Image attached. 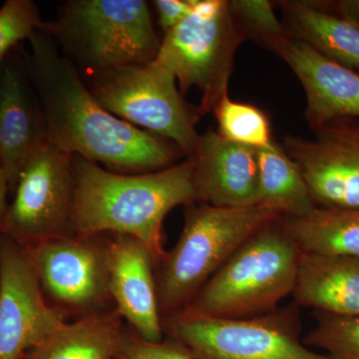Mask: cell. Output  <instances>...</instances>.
I'll use <instances>...</instances> for the list:
<instances>
[{
    "mask_svg": "<svg viewBox=\"0 0 359 359\" xmlns=\"http://www.w3.org/2000/svg\"><path fill=\"white\" fill-rule=\"evenodd\" d=\"M27 41L29 48L21 54L50 143L117 173H149L172 166L174 146L104 109L50 35L37 29Z\"/></svg>",
    "mask_w": 359,
    "mask_h": 359,
    "instance_id": "cell-1",
    "label": "cell"
},
{
    "mask_svg": "<svg viewBox=\"0 0 359 359\" xmlns=\"http://www.w3.org/2000/svg\"><path fill=\"white\" fill-rule=\"evenodd\" d=\"M72 166L74 236H130L148 248L157 266L167 252L163 245L167 215L178 205L198 202L193 158L142 174L117 173L76 155Z\"/></svg>",
    "mask_w": 359,
    "mask_h": 359,
    "instance_id": "cell-2",
    "label": "cell"
},
{
    "mask_svg": "<svg viewBox=\"0 0 359 359\" xmlns=\"http://www.w3.org/2000/svg\"><path fill=\"white\" fill-rule=\"evenodd\" d=\"M301 256L283 217L273 219L243 243L177 316L247 318L275 311L294 292Z\"/></svg>",
    "mask_w": 359,
    "mask_h": 359,
    "instance_id": "cell-3",
    "label": "cell"
},
{
    "mask_svg": "<svg viewBox=\"0 0 359 359\" xmlns=\"http://www.w3.org/2000/svg\"><path fill=\"white\" fill-rule=\"evenodd\" d=\"M39 29L89 81L155 60L161 42L147 2L69 0Z\"/></svg>",
    "mask_w": 359,
    "mask_h": 359,
    "instance_id": "cell-4",
    "label": "cell"
},
{
    "mask_svg": "<svg viewBox=\"0 0 359 359\" xmlns=\"http://www.w3.org/2000/svg\"><path fill=\"white\" fill-rule=\"evenodd\" d=\"M185 207V224L179 241L156 266L162 320L183 311L243 243L269 222L280 218L261 205L219 208L192 203Z\"/></svg>",
    "mask_w": 359,
    "mask_h": 359,
    "instance_id": "cell-5",
    "label": "cell"
},
{
    "mask_svg": "<svg viewBox=\"0 0 359 359\" xmlns=\"http://www.w3.org/2000/svg\"><path fill=\"white\" fill-rule=\"evenodd\" d=\"M243 35L230 2L199 0L192 13L165 34L155 61L176 78L181 91H202L200 110H214L228 92L235 52Z\"/></svg>",
    "mask_w": 359,
    "mask_h": 359,
    "instance_id": "cell-6",
    "label": "cell"
},
{
    "mask_svg": "<svg viewBox=\"0 0 359 359\" xmlns=\"http://www.w3.org/2000/svg\"><path fill=\"white\" fill-rule=\"evenodd\" d=\"M295 302L247 318L175 316L162 320L163 332L197 359H330L301 340Z\"/></svg>",
    "mask_w": 359,
    "mask_h": 359,
    "instance_id": "cell-7",
    "label": "cell"
},
{
    "mask_svg": "<svg viewBox=\"0 0 359 359\" xmlns=\"http://www.w3.org/2000/svg\"><path fill=\"white\" fill-rule=\"evenodd\" d=\"M176 81L169 70L153 60L91 80L89 90L108 112L173 142L191 157L201 135Z\"/></svg>",
    "mask_w": 359,
    "mask_h": 359,
    "instance_id": "cell-8",
    "label": "cell"
},
{
    "mask_svg": "<svg viewBox=\"0 0 359 359\" xmlns=\"http://www.w3.org/2000/svg\"><path fill=\"white\" fill-rule=\"evenodd\" d=\"M108 237L70 236L22 247L47 302L66 320L116 309L109 290Z\"/></svg>",
    "mask_w": 359,
    "mask_h": 359,
    "instance_id": "cell-9",
    "label": "cell"
},
{
    "mask_svg": "<svg viewBox=\"0 0 359 359\" xmlns=\"http://www.w3.org/2000/svg\"><path fill=\"white\" fill-rule=\"evenodd\" d=\"M4 219V235L21 247L73 233L72 155L49 141L26 160Z\"/></svg>",
    "mask_w": 359,
    "mask_h": 359,
    "instance_id": "cell-10",
    "label": "cell"
},
{
    "mask_svg": "<svg viewBox=\"0 0 359 359\" xmlns=\"http://www.w3.org/2000/svg\"><path fill=\"white\" fill-rule=\"evenodd\" d=\"M67 320L47 302L25 250L0 238V359H25Z\"/></svg>",
    "mask_w": 359,
    "mask_h": 359,
    "instance_id": "cell-11",
    "label": "cell"
},
{
    "mask_svg": "<svg viewBox=\"0 0 359 359\" xmlns=\"http://www.w3.org/2000/svg\"><path fill=\"white\" fill-rule=\"evenodd\" d=\"M313 202L328 209H359V121L342 119L316 129L313 139L287 137Z\"/></svg>",
    "mask_w": 359,
    "mask_h": 359,
    "instance_id": "cell-12",
    "label": "cell"
},
{
    "mask_svg": "<svg viewBox=\"0 0 359 359\" xmlns=\"http://www.w3.org/2000/svg\"><path fill=\"white\" fill-rule=\"evenodd\" d=\"M299 78L306 96V117L314 130L337 120L359 121V73L340 65L295 37L269 42Z\"/></svg>",
    "mask_w": 359,
    "mask_h": 359,
    "instance_id": "cell-13",
    "label": "cell"
},
{
    "mask_svg": "<svg viewBox=\"0 0 359 359\" xmlns=\"http://www.w3.org/2000/svg\"><path fill=\"white\" fill-rule=\"evenodd\" d=\"M48 141L41 105L22 54L11 52L0 65V166L13 194L26 160Z\"/></svg>",
    "mask_w": 359,
    "mask_h": 359,
    "instance_id": "cell-14",
    "label": "cell"
},
{
    "mask_svg": "<svg viewBox=\"0 0 359 359\" xmlns=\"http://www.w3.org/2000/svg\"><path fill=\"white\" fill-rule=\"evenodd\" d=\"M109 290L116 311L142 339H165L158 308L156 263L150 250L133 237L109 233Z\"/></svg>",
    "mask_w": 359,
    "mask_h": 359,
    "instance_id": "cell-15",
    "label": "cell"
},
{
    "mask_svg": "<svg viewBox=\"0 0 359 359\" xmlns=\"http://www.w3.org/2000/svg\"><path fill=\"white\" fill-rule=\"evenodd\" d=\"M197 201L219 208L257 205V150L226 140L210 129L193 156Z\"/></svg>",
    "mask_w": 359,
    "mask_h": 359,
    "instance_id": "cell-16",
    "label": "cell"
},
{
    "mask_svg": "<svg viewBox=\"0 0 359 359\" xmlns=\"http://www.w3.org/2000/svg\"><path fill=\"white\" fill-rule=\"evenodd\" d=\"M292 295L297 306L316 313L359 314V257L302 252Z\"/></svg>",
    "mask_w": 359,
    "mask_h": 359,
    "instance_id": "cell-17",
    "label": "cell"
},
{
    "mask_svg": "<svg viewBox=\"0 0 359 359\" xmlns=\"http://www.w3.org/2000/svg\"><path fill=\"white\" fill-rule=\"evenodd\" d=\"M116 309L67 323L25 359H115L126 327Z\"/></svg>",
    "mask_w": 359,
    "mask_h": 359,
    "instance_id": "cell-18",
    "label": "cell"
},
{
    "mask_svg": "<svg viewBox=\"0 0 359 359\" xmlns=\"http://www.w3.org/2000/svg\"><path fill=\"white\" fill-rule=\"evenodd\" d=\"M297 36L330 60L359 73V25L308 2H285Z\"/></svg>",
    "mask_w": 359,
    "mask_h": 359,
    "instance_id": "cell-19",
    "label": "cell"
},
{
    "mask_svg": "<svg viewBox=\"0 0 359 359\" xmlns=\"http://www.w3.org/2000/svg\"><path fill=\"white\" fill-rule=\"evenodd\" d=\"M257 205L283 218L306 216L316 207L297 163L273 144L257 150Z\"/></svg>",
    "mask_w": 359,
    "mask_h": 359,
    "instance_id": "cell-20",
    "label": "cell"
},
{
    "mask_svg": "<svg viewBox=\"0 0 359 359\" xmlns=\"http://www.w3.org/2000/svg\"><path fill=\"white\" fill-rule=\"evenodd\" d=\"M283 223L302 252L359 257V209L316 207L299 218L283 217Z\"/></svg>",
    "mask_w": 359,
    "mask_h": 359,
    "instance_id": "cell-21",
    "label": "cell"
},
{
    "mask_svg": "<svg viewBox=\"0 0 359 359\" xmlns=\"http://www.w3.org/2000/svg\"><path fill=\"white\" fill-rule=\"evenodd\" d=\"M218 134L226 140L261 150L275 144L266 115L256 106L231 100L228 92L214 108Z\"/></svg>",
    "mask_w": 359,
    "mask_h": 359,
    "instance_id": "cell-22",
    "label": "cell"
},
{
    "mask_svg": "<svg viewBox=\"0 0 359 359\" xmlns=\"http://www.w3.org/2000/svg\"><path fill=\"white\" fill-rule=\"evenodd\" d=\"M314 316L316 325L304 337L306 346L323 349L330 359H359V314Z\"/></svg>",
    "mask_w": 359,
    "mask_h": 359,
    "instance_id": "cell-23",
    "label": "cell"
},
{
    "mask_svg": "<svg viewBox=\"0 0 359 359\" xmlns=\"http://www.w3.org/2000/svg\"><path fill=\"white\" fill-rule=\"evenodd\" d=\"M43 20L32 0H7L0 7V65L16 45L39 29Z\"/></svg>",
    "mask_w": 359,
    "mask_h": 359,
    "instance_id": "cell-24",
    "label": "cell"
},
{
    "mask_svg": "<svg viewBox=\"0 0 359 359\" xmlns=\"http://www.w3.org/2000/svg\"><path fill=\"white\" fill-rule=\"evenodd\" d=\"M115 359H197L178 342L164 339L159 342L142 339L126 327Z\"/></svg>",
    "mask_w": 359,
    "mask_h": 359,
    "instance_id": "cell-25",
    "label": "cell"
},
{
    "mask_svg": "<svg viewBox=\"0 0 359 359\" xmlns=\"http://www.w3.org/2000/svg\"><path fill=\"white\" fill-rule=\"evenodd\" d=\"M230 6L236 16L261 33L269 42L287 36L285 26L276 18L273 4L268 0H235Z\"/></svg>",
    "mask_w": 359,
    "mask_h": 359,
    "instance_id": "cell-26",
    "label": "cell"
},
{
    "mask_svg": "<svg viewBox=\"0 0 359 359\" xmlns=\"http://www.w3.org/2000/svg\"><path fill=\"white\" fill-rule=\"evenodd\" d=\"M199 0H155V7L158 16V25L165 34L173 29L175 26L185 20L192 13Z\"/></svg>",
    "mask_w": 359,
    "mask_h": 359,
    "instance_id": "cell-27",
    "label": "cell"
},
{
    "mask_svg": "<svg viewBox=\"0 0 359 359\" xmlns=\"http://www.w3.org/2000/svg\"><path fill=\"white\" fill-rule=\"evenodd\" d=\"M337 15L359 25V0H344L337 2Z\"/></svg>",
    "mask_w": 359,
    "mask_h": 359,
    "instance_id": "cell-28",
    "label": "cell"
},
{
    "mask_svg": "<svg viewBox=\"0 0 359 359\" xmlns=\"http://www.w3.org/2000/svg\"><path fill=\"white\" fill-rule=\"evenodd\" d=\"M9 192L8 180H7L4 168L0 166V238L2 237L4 219H6L8 204H7V194Z\"/></svg>",
    "mask_w": 359,
    "mask_h": 359,
    "instance_id": "cell-29",
    "label": "cell"
}]
</instances>
